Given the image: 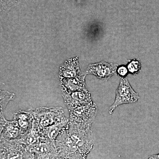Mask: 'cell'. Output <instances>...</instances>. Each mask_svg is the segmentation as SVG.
Masks as SVG:
<instances>
[{"mask_svg":"<svg viewBox=\"0 0 159 159\" xmlns=\"http://www.w3.org/2000/svg\"><path fill=\"white\" fill-rule=\"evenodd\" d=\"M54 143L59 156H77L86 159L93 147L91 127L69 122Z\"/></svg>","mask_w":159,"mask_h":159,"instance_id":"6da1fadb","label":"cell"},{"mask_svg":"<svg viewBox=\"0 0 159 159\" xmlns=\"http://www.w3.org/2000/svg\"><path fill=\"white\" fill-rule=\"evenodd\" d=\"M27 111L40 129L67 119L61 107H40L30 109Z\"/></svg>","mask_w":159,"mask_h":159,"instance_id":"7a4b0ae2","label":"cell"},{"mask_svg":"<svg viewBox=\"0 0 159 159\" xmlns=\"http://www.w3.org/2000/svg\"><path fill=\"white\" fill-rule=\"evenodd\" d=\"M1 159H32L29 148L18 140L1 138Z\"/></svg>","mask_w":159,"mask_h":159,"instance_id":"3957f363","label":"cell"},{"mask_svg":"<svg viewBox=\"0 0 159 159\" xmlns=\"http://www.w3.org/2000/svg\"><path fill=\"white\" fill-rule=\"evenodd\" d=\"M69 122L84 126L91 127L97 116V106L93 102L69 110Z\"/></svg>","mask_w":159,"mask_h":159,"instance_id":"277c9868","label":"cell"},{"mask_svg":"<svg viewBox=\"0 0 159 159\" xmlns=\"http://www.w3.org/2000/svg\"><path fill=\"white\" fill-rule=\"evenodd\" d=\"M140 99L139 94L131 86L126 77L120 78V83L116 91V99L109 109V113L112 114L119 106L127 103H135Z\"/></svg>","mask_w":159,"mask_h":159,"instance_id":"5b68a950","label":"cell"},{"mask_svg":"<svg viewBox=\"0 0 159 159\" xmlns=\"http://www.w3.org/2000/svg\"><path fill=\"white\" fill-rule=\"evenodd\" d=\"M28 148L32 159H56L58 157L54 142L44 137L37 145Z\"/></svg>","mask_w":159,"mask_h":159,"instance_id":"8992f818","label":"cell"},{"mask_svg":"<svg viewBox=\"0 0 159 159\" xmlns=\"http://www.w3.org/2000/svg\"><path fill=\"white\" fill-rule=\"evenodd\" d=\"M118 67L116 64L102 61L90 65L86 71V73L93 74L103 81H107L116 74Z\"/></svg>","mask_w":159,"mask_h":159,"instance_id":"52a82bcc","label":"cell"},{"mask_svg":"<svg viewBox=\"0 0 159 159\" xmlns=\"http://www.w3.org/2000/svg\"><path fill=\"white\" fill-rule=\"evenodd\" d=\"M65 103L69 110L80 106L93 102L88 91H77L69 93H63Z\"/></svg>","mask_w":159,"mask_h":159,"instance_id":"ba28073f","label":"cell"},{"mask_svg":"<svg viewBox=\"0 0 159 159\" xmlns=\"http://www.w3.org/2000/svg\"><path fill=\"white\" fill-rule=\"evenodd\" d=\"M43 137L39 127L33 120L31 128L22 135L18 140L27 147L30 148L38 144Z\"/></svg>","mask_w":159,"mask_h":159,"instance_id":"9c48e42d","label":"cell"},{"mask_svg":"<svg viewBox=\"0 0 159 159\" xmlns=\"http://www.w3.org/2000/svg\"><path fill=\"white\" fill-rule=\"evenodd\" d=\"M1 138L6 140H19L21 136L20 130L15 120H6L4 125L0 127Z\"/></svg>","mask_w":159,"mask_h":159,"instance_id":"30bf717a","label":"cell"},{"mask_svg":"<svg viewBox=\"0 0 159 159\" xmlns=\"http://www.w3.org/2000/svg\"><path fill=\"white\" fill-rule=\"evenodd\" d=\"M85 76L79 75L74 78L62 79L63 93H69L77 91H87L85 87Z\"/></svg>","mask_w":159,"mask_h":159,"instance_id":"8fae6325","label":"cell"},{"mask_svg":"<svg viewBox=\"0 0 159 159\" xmlns=\"http://www.w3.org/2000/svg\"><path fill=\"white\" fill-rule=\"evenodd\" d=\"M13 120L18 125L22 135L25 134L31 128L33 122L32 117L28 111H24L18 110L15 112Z\"/></svg>","mask_w":159,"mask_h":159,"instance_id":"7c38bea8","label":"cell"},{"mask_svg":"<svg viewBox=\"0 0 159 159\" xmlns=\"http://www.w3.org/2000/svg\"><path fill=\"white\" fill-rule=\"evenodd\" d=\"M69 122V119L67 118L61 122H57L47 128L40 129L42 136L52 142H55L61 132L67 125Z\"/></svg>","mask_w":159,"mask_h":159,"instance_id":"4fadbf2b","label":"cell"},{"mask_svg":"<svg viewBox=\"0 0 159 159\" xmlns=\"http://www.w3.org/2000/svg\"><path fill=\"white\" fill-rule=\"evenodd\" d=\"M79 66L75 62L66 66L61 71L60 77L61 79L74 78L80 75Z\"/></svg>","mask_w":159,"mask_h":159,"instance_id":"5bb4252c","label":"cell"},{"mask_svg":"<svg viewBox=\"0 0 159 159\" xmlns=\"http://www.w3.org/2000/svg\"><path fill=\"white\" fill-rule=\"evenodd\" d=\"M15 94L8 91H1L0 95V112H3L9 101L14 99Z\"/></svg>","mask_w":159,"mask_h":159,"instance_id":"9a60e30c","label":"cell"},{"mask_svg":"<svg viewBox=\"0 0 159 159\" xmlns=\"http://www.w3.org/2000/svg\"><path fill=\"white\" fill-rule=\"evenodd\" d=\"M126 66L130 74L133 75H137L141 71L142 64L140 60L134 59L129 61Z\"/></svg>","mask_w":159,"mask_h":159,"instance_id":"2e32d148","label":"cell"},{"mask_svg":"<svg viewBox=\"0 0 159 159\" xmlns=\"http://www.w3.org/2000/svg\"><path fill=\"white\" fill-rule=\"evenodd\" d=\"M129 71L127 66L124 65L118 66L116 74L121 78H125L128 75Z\"/></svg>","mask_w":159,"mask_h":159,"instance_id":"e0dca14e","label":"cell"},{"mask_svg":"<svg viewBox=\"0 0 159 159\" xmlns=\"http://www.w3.org/2000/svg\"><path fill=\"white\" fill-rule=\"evenodd\" d=\"M56 159H84L80 157L76 156H70L61 157L58 156Z\"/></svg>","mask_w":159,"mask_h":159,"instance_id":"ac0fdd59","label":"cell"},{"mask_svg":"<svg viewBox=\"0 0 159 159\" xmlns=\"http://www.w3.org/2000/svg\"><path fill=\"white\" fill-rule=\"evenodd\" d=\"M148 159H159V153L150 156Z\"/></svg>","mask_w":159,"mask_h":159,"instance_id":"d6986e66","label":"cell"}]
</instances>
